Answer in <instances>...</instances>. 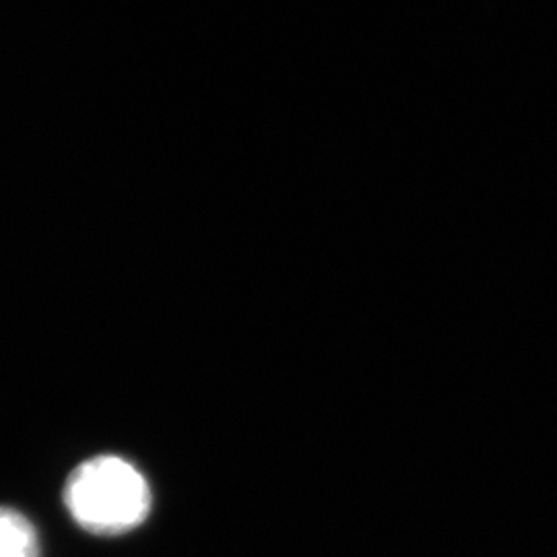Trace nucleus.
<instances>
[{"label": "nucleus", "mask_w": 557, "mask_h": 557, "mask_svg": "<svg viewBox=\"0 0 557 557\" xmlns=\"http://www.w3.org/2000/svg\"><path fill=\"white\" fill-rule=\"evenodd\" d=\"M71 518L94 535H122L137 529L151 510V490L126 458L100 455L81 462L64 483Z\"/></svg>", "instance_id": "nucleus-1"}, {"label": "nucleus", "mask_w": 557, "mask_h": 557, "mask_svg": "<svg viewBox=\"0 0 557 557\" xmlns=\"http://www.w3.org/2000/svg\"><path fill=\"white\" fill-rule=\"evenodd\" d=\"M0 557H40L36 529L11 508H0Z\"/></svg>", "instance_id": "nucleus-2"}]
</instances>
